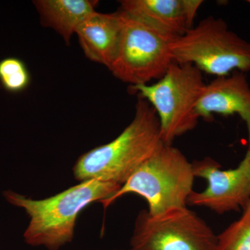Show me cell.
Segmentation results:
<instances>
[{
	"instance_id": "obj_1",
	"label": "cell",
	"mask_w": 250,
	"mask_h": 250,
	"mask_svg": "<svg viewBox=\"0 0 250 250\" xmlns=\"http://www.w3.org/2000/svg\"><path fill=\"white\" fill-rule=\"evenodd\" d=\"M121 187L118 184L87 180L54 196L34 200L14 190L3 192L10 205L22 208L29 218L23 234L28 246L59 250L71 243L77 218L85 207L109 199Z\"/></svg>"
},
{
	"instance_id": "obj_2",
	"label": "cell",
	"mask_w": 250,
	"mask_h": 250,
	"mask_svg": "<svg viewBox=\"0 0 250 250\" xmlns=\"http://www.w3.org/2000/svg\"><path fill=\"white\" fill-rule=\"evenodd\" d=\"M155 110L138 97L131 123L116 139L82 154L73 167L78 182L98 180L123 185L161 145Z\"/></svg>"
},
{
	"instance_id": "obj_3",
	"label": "cell",
	"mask_w": 250,
	"mask_h": 250,
	"mask_svg": "<svg viewBox=\"0 0 250 250\" xmlns=\"http://www.w3.org/2000/svg\"><path fill=\"white\" fill-rule=\"evenodd\" d=\"M192 163L178 148L164 143L109 199L106 208L126 194H137L147 202V211L157 215L187 207L195 180Z\"/></svg>"
},
{
	"instance_id": "obj_4",
	"label": "cell",
	"mask_w": 250,
	"mask_h": 250,
	"mask_svg": "<svg viewBox=\"0 0 250 250\" xmlns=\"http://www.w3.org/2000/svg\"><path fill=\"white\" fill-rule=\"evenodd\" d=\"M206 85L200 69L191 64L173 62L155 83L130 85L129 89L154 108L163 142L172 145L174 139L198 124L197 106Z\"/></svg>"
},
{
	"instance_id": "obj_5",
	"label": "cell",
	"mask_w": 250,
	"mask_h": 250,
	"mask_svg": "<svg viewBox=\"0 0 250 250\" xmlns=\"http://www.w3.org/2000/svg\"><path fill=\"white\" fill-rule=\"evenodd\" d=\"M170 51L174 62L191 64L217 77L250 71V42L231 31L222 18L202 20L174 38Z\"/></svg>"
},
{
	"instance_id": "obj_6",
	"label": "cell",
	"mask_w": 250,
	"mask_h": 250,
	"mask_svg": "<svg viewBox=\"0 0 250 250\" xmlns=\"http://www.w3.org/2000/svg\"><path fill=\"white\" fill-rule=\"evenodd\" d=\"M121 39L116 58L108 70L130 85L160 80L173 62L170 43L175 36L158 30L118 10Z\"/></svg>"
},
{
	"instance_id": "obj_7",
	"label": "cell",
	"mask_w": 250,
	"mask_h": 250,
	"mask_svg": "<svg viewBox=\"0 0 250 250\" xmlns=\"http://www.w3.org/2000/svg\"><path fill=\"white\" fill-rule=\"evenodd\" d=\"M217 238L205 220L187 207L157 215L142 210L129 250H214Z\"/></svg>"
},
{
	"instance_id": "obj_8",
	"label": "cell",
	"mask_w": 250,
	"mask_h": 250,
	"mask_svg": "<svg viewBox=\"0 0 250 250\" xmlns=\"http://www.w3.org/2000/svg\"><path fill=\"white\" fill-rule=\"evenodd\" d=\"M195 177L205 179L202 191H192L187 205L205 207L218 214L238 210L250 200V149L235 168L223 170L214 159L206 157L192 163Z\"/></svg>"
},
{
	"instance_id": "obj_9",
	"label": "cell",
	"mask_w": 250,
	"mask_h": 250,
	"mask_svg": "<svg viewBox=\"0 0 250 250\" xmlns=\"http://www.w3.org/2000/svg\"><path fill=\"white\" fill-rule=\"evenodd\" d=\"M197 113L205 121H211L214 114L238 115L246 123L250 149V85L246 73L233 72L206 85Z\"/></svg>"
},
{
	"instance_id": "obj_10",
	"label": "cell",
	"mask_w": 250,
	"mask_h": 250,
	"mask_svg": "<svg viewBox=\"0 0 250 250\" xmlns=\"http://www.w3.org/2000/svg\"><path fill=\"white\" fill-rule=\"evenodd\" d=\"M121 28L119 11L112 14L95 11L79 26L75 34L87 58L108 69L116 58Z\"/></svg>"
},
{
	"instance_id": "obj_11",
	"label": "cell",
	"mask_w": 250,
	"mask_h": 250,
	"mask_svg": "<svg viewBox=\"0 0 250 250\" xmlns=\"http://www.w3.org/2000/svg\"><path fill=\"white\" fill-rule=\"evenodd\" d=\"M119 10L172 36L189 29L184 0H123Z\"/></svg>"
},
{
	"instance_id": "obj_12",
	"label": "cell",
	"mask_w": 250,
	"mask_h": 250,
	"mask_svg": "<svg viewBox=\"0 0 250 250\" xmlns=\"http://www.w3.org/2000/svg\"><path fill=\"white\" fill-rule=\"evenodd\" d=\"M42 26L51 28L69 44L77 28L96 11L93 0H36L33 1Z\"/></svg>"
},
{
	"instance_id": "obj_13",
	"label": "cell",
	"mask_w": 250,
	"mask_h": 250,
	"mask_svg": "<svg viewBox=\"0 0 250 250\" xmlns=\"http://www.w3.org/2000/svg\"><path fill=\"white\" fill-rule=\"evenodd\" d=\"M30 81L29 70L21 59L9 57L0 62V82L5 90L19 93L27 88Z\"/></svg>"
},
{
	"instance_id": "obj_14",
	"label": "cell",
	"mask_w": 250,
	"mask_h": 250,
	"mask_svg": "<svg viewBox=\"0 0 250 250\" xmlns=\"http://www.w3.org/2000/svg\"><path fill=\"white\" fill-rule=\"evenodd\" d=\"M214 250H250V220L240 218L218 235Z\"/></svg>"
},
{
	"instance_id": "obj_15",
	"label": "cell",
	"mask_w": 250,
	"mask_h": 250,
	"mask_svg": "<svg viewBox=\"0 0 250 250\" xmlns=\"http://www.w3.org/2000/svg\"><path fill=\"white\" fill-rule=\"evenodd\" d=\"M241 217L246 220H250V200L243 209V213Z\"/></svg>"
},
{
	"instance_id": "obj_16",
	"label": "cell",
	"mask_w": 250,
	"mask_h": 250,
	"mask_svg": "<svg viewBox=\"0 0 250 250\" xmlns=\"http://www.w3.org/2000/svg\"><path fill=\"white\" fill-rule=\"evenodd\" d=\"M248 1V2L249 3V4H250V0H248V1Z\"/></svg>"
},
{
	"instance_id": "obj_17",
	"label": "cell",
	"mask_w": 250,
	"mask_h": 250,
	"mask_svg": "<svg viewBox=\"0 0 250 250\" xmlns=\"http://www.w3.org/2000/svg\"></svg>"
}]
</instances>
